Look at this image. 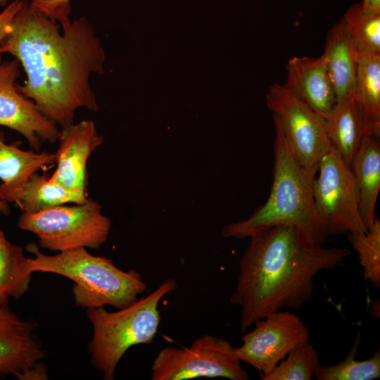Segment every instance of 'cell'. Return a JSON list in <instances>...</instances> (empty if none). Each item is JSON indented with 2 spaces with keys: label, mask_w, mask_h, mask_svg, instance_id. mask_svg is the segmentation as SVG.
Here are the masks:
<instances>
[{
  "label": "cell",
  "mask_w": 380,
  "mask_h": 380,
  "mask_svg": "<svg viewBox=\"0 0 380 380\" xmlns=\"http://www.w3.org/2000/svg\"><path fill=\"white\" fill-rule=\"evenodd\" d=\"M24 0L0 55L17 59L26 75L18 90L61 127L74 122L79 108L98 110L90 84L91 74H103L106 53L93 25L82 16L61 25Z\"/></svg>",
  "instance_id": "cell-1"
},
{
  "label": "cell",
  "mask_w": 380,
  "mask_h": 380,
  "mask_svg": "<svg viewBox=\"0 0 380 380\" xmlns=\"http://www.w3.org/2000/svg\"><path fill=\"white\" fill-rule=\"evenodd\" d=\"M249 239L230 298L232 305L241 308L243 331L277 311L301 309L312 298L315 275L336 269L350 253L345 248L310 246L287 225L272 227Z\"/></svg>",
  "instance_id": "cell-2"
},
{
  "label": "cell",
  "mask_w": 380,
  "mask_h": 380,
  "mask_svg": "<svg viewBox=\"0 0 380 380\" xmlns=\"http://www.w3.org/2000/svg\"><path fill=\"white\" fill-rule=\"evenodd\" d=\"M273 120L274 171L270 195L250 217L224 226L222 236L249 239L272 227L287 225L296 229L305 244L322 246L329 235L312 196V182L317 172L297 161L279 122L274 117Z\"/></svg>",
  "instance_id": "cell-3"
},
{
  "label": "cell",
  "mask_w": 380,
  "mask_h": 380,
  "mask_svg": "<svg viewBox=\"0 0 380 380\" xmlns=\"http://www.w3.org/2000/svg\"><path fill=\"white\" fill-rule=\"evenodd\" d=\"M27 249L34 255L27 258L29 271L54 273L72 280L74 299L78 306L111 305L121 309L134 303L138 295L146 291V285L137 270L119 269L111 259L92 255L85 248L55 255L41 253L33 243Z\"/></svg>",
  "instance_id": "cell-4"
},
{
  "label": "cell",
  "mask_w": 380,
  "mask_h": 380,
  "mask_svg": "<svg viewBox=\"0 0 380 380\" xmlns=\"http://www.w3.org/2000/svg\"><path fill=\"white\" fill-rule=\"evenodd\" d=\"M177 287L176 281L170 277L148 296L118 311L87 308L93 328L89 344L91 361L104 379H114L118 362L130 347L153 342L160 322L159 302Z\"/></svg>",
  "instance_id": "cell-5"
},
{
  "label": "cell",
  "mask_w": 380,
  "mask_h": 380,
  "mask_svg": "<svg viewBox=\"0 0 380 380\" xmlns=\"http://www.w3.org/2000/svg\"><path fill=\"white\" fill-rule=\"evenodd\" d=\"M17 226L35 234L39 245L51 251L78 248L99 249L108 239L110 219L91 198L84 203L58 205L37 213H22Z\"/></svg>",
  "instance_id": "cell-6"
},
{
  "label": "cell",
  "mask_w": 380,
  "mask_h": 380,
  "mask_svg": "<svg viewBox=\"0 0 380 380\" xmlns=\"http://www.w3.org/2000/svg\"><path fill=\"white\" fill-rule=\"evenodd\" d=\"M201 377L249 379L232 344L225 339L207 334L196 338L189 348H163L151 366L152 380Z\"/></svg>",
  "instance_id": "cell-7"
},
{
  "label": "cell",
  "mask_w": 380,
  "mask_h": 380,
  "mask_svg": "<svg viewBox=\"0 0 380 380\" xmlns=\"http://www.w3.org/2000/svg\"><path fill=\"white\" fill-rule=\"evenodd\" d=\"M317 173L312 182V196L328 235L367 232L350 166L332 146L320 160Z\"/></svg>",
  "instance_id": "cell-8"
},
{
  "label": "cell",
  "mask_w": 380,
  "mask_h": 380,
  "mask_svg": "<svg viewBox=\"0 0 380 380\" xmlns=\"http://www.w3.org/2000/svg\"><path fill=\"white\" fill-rule=\"evenodd\" d=\"M266 102L297 161L317 172L320 160L331 146L325 120L278 83L270 86Z\"/></svg>",
  "instance_id": "cell-9"
},
{
  "label": "cell",
  "mask_w": 380,
  "mask_h": 380,
  "mask_svg": "<svg viewBox=\"0 0 380 380\" xmlns=\"http://www.w3.org/2000/svg\"><path fill=\"white\" fill-rule=\"evenodd\" d=\"M255 328L242 337L234 350L241 361L270 372L296 347L309 342L310 334L301 318L289 310H279L257 320Z\"/></svg>",
  "instance_id": "cell-10"
},
{
  "label": "cell",
  "mask_w": 380,
  "mask_h": 380,
  "mask_svg": "<svg viewBox=\"0 0 380 380\" xmlns=\"http://www.w3.org/2000/svg\"><path fill=\"white\" fill-rule=\"evenodd\" d=\"M20 68L15 58L0 63V125L20 134L34 151H39L42 141H58L60 129L18 90Z\"/></svg>",
  "instance_id": "cell-11"
},
{
  "label": "cell",
  "mask_w": 380,
  "mask_h": 380,
  "mask_svg": "<svg viewBox=\"0 0 380 380\" xmlns=\"http://www.w3.org/2000/svg\"><path fill=\"white\" fill-rule=\"evenodd\" d=\"M57 141L56 168L49 179L67 189L87 194V161L103 137L93 120H85L61 127Z\"/></svg>",
  "instance_id": "cell-12"
},
{
  "label": "cell",
  "mask_w": 380,
  "mask_h": 380,
  "mask_svg": "<svg viewBox=\"0 0 380 380\" xmlns=\"http://www.w3.org/2000/svg\"><path fill=\"white\" fill-rule=\"evenodd\" d=\"M283 84L324 120L336 103L324 55L318 58L293 56L286 63Z\"/></svg>",
  "instance_id": "cell-13"
},
{
  "label": "cell",
  "mask_w": 380,
  "mask_h": 380,
  "mask_svg": "<svg viewBox=\"0 0 380 380\" xmlns=\"http://www.w3.org/2000/svg\"><path fill=\"white\" fill-rule=\"evenodd\" d=\"M44 357L32 324L0 305V376H15Z\"/></svg>",
  "instance_id": "cell-14"
},
{
  "label": "cell",
  "mask_w": 380,
  "mask_h": 380,
  "mask_svg": "<svg viewBox=\"0 0 380 380\" xmlns=\"http://www.w3.org/2000/svg\"><path fill=\"white\" fill-rule=\"evenodd\" d=\"M0 198L14 202L22 213H34L58 205L82 203L87 194L71 191L35 172L23 181L0 184Z\"/></svg>",
  "instance_id": "cell-15"
},
{
  "label": "cell",
  "mask_w": 380,
  "mask_h": 380,
  "mask_svg": "<svg viewBox=\"0 0 380 380\" xmlns=\"http://www.w3.org/2000/svg\"><path fill=\"white\" fill-rule=\"evenodd\" d=\"M331 146L350 165L365 136L380 127L369 124L362 116L353 92L337 101L324 120Z\"/></svg>",
  "instance_id": "cell-16"
},
{
  "label": "cell",
  "mask_w": 380,
  "mask_h": 380,
  "mask_svg": "<svg viewBox=\"0 0 380 380\" xmlns=\"http://www.w3.org/2000/svg\"><path fill=\"white\" fill-rule=\"evenodd\" d=\"M379 134L370 131L365 136L350 165L358 189L360 215L367 229L376 219L380 189Z\"/></svg>",
  "instance_id": "cell-17"
},
{
  "label": "cell",
  "mask_w": 380,
  "mask_h": 380,
  "mask_svg": "<svg viewBox=\"0 0 380 380\" xmlns=\"http://www.w3.org/2000/svg\"><path fill=\"white\" fill-rule=\"evenodd\" d=\"M357 53L347 37L341 20L329 30L323 53L336 102L354 91Z\"/></svg>",
  "instance_id": "cell-18"
},
{
  "label": "cell",
  "mask_w": 380,
  "mask_h": 380,
  "mask_svg": "<svg viewBox=\"0 0 380 380\" xmlns=\"http://www.w3.org/2000/svg\"><path fill=\"white\" fill-rule=\"evenodd\" d=\"M354 99L363 118L380 127V54L358 53Z\"/></svg>",
  "instance_id": "cell-19"
},
{
  "label": "cell",
  "mask_w": 380,
  "mask_h": 380,
  "mask_svg": "<svg viewBox=\"0 0 380 380\" xmlns=\"http://www.w3.org/2000/svg\"><path fill=\"white\" fill-rule=\"evenodd\" d=\"M32 273L20 246L13 244L4 235L0 237V305L10 298H19L27 292Z\"/></svg>",
  "instance_id": "cell-20"
},
{
  "label": "cell",
  "mask_w": 380,
  "mask_h": 380,
  "mask_svg": "<svg viewBox=\"0 0 380 380\" xmlns=\"http://www.w3.org/2000/svg\"><path fill=\"white\" fill-rule=\"evenodd\" d=\"M55 153L27 151L5 142L0 129V180L4 184L25 180L55 163Z\"/></svg>",
  "instance_id": "cell-21"
},
{
  "label": "cell",
  "mask_w": 380,
  "mask_h": 380,
  "mask_svg": "<svg viewBox=\"0 0 380 380\" xmlns=\"http://www.w3.org/2000/svg\"><path fill=\"white\" fill-rule=\"evenodd\" d=\"M350 44L358 53L380 54V13L363 11L361 2L352 4L341 19Z\"/></svg>",
  "instance_id": "cell-22"
},
{
  "label": "cell",
  "mask_w": 380,
  "mask_h": 380,
  "mask_svg": "<svg viewBox=\"0 0 380 380\" xmlns=\"http://www.w3.org/2000/svg\"><path fill=\"white\" fill-rule=\"evenodd\" d=\"M359 332L346 357L338 363L321 366L315 374L317 380H372L380 376V350L367 360H357L356 353L360 345Z\"/></svg>",
  "instance_id": "cell-23"
},
{
  "label": "cell",
  "mask_w": 380,
  "mask_h": 380,
  "mask_svg": "<svg viewBox=\"0 0 380 380\" xmlns=\"http://www.w3.org/2000/svg\"><path fill=\"white\" fill-rule=\"evenodd\" d=\"M317 350L309 342L293 349L262 380H310L320 367Z\"/></svg>",
  "instance_id": "cell-24"
},
{
  "label": "cell",
  "mask_w": 380,
  "mask_h": 380,
  "mask_svg": "<svg viewBox=\"0 0 380 380\" xmlns=\"http://www.w3.org/2000/svg\"><path fill=\"white\" fill-rule=\"evenodd\" d=\"M347 239L357 253L365 277L372 286L380 287V220L376 217L365 232L348 233Z\"/></svg>",
  "instance_id": "cell-25"
},
{
  "label": "cell",
  "mask_w": 380,
  "mask_h": 380,
  "mask_svg": "<svg viewBox=\"0 0 380 380\" xmlns=\"http://www.w3.org/2000/svg\"><path fill=\"white\" fill-rule=\"evenodd\" d=\"M29 4L61 26L71 20V0H31Z\"/></svg>",
  "instance_id": "cell-26"
},
{
  "label": "cell",
  "mask_w": 380,
  "mask_h": 380,
  "mask_svg": "<svg viewBox=\"0 0 380 380\" xmlns=\"http://www.w3.org/2000/svg\"><path fill=\"white\" fill-rule=\"evenodd\" d=\"M23 1L24 0L12 1L0 13V43L8 32L11 21L17 11L21 7Z\"/></svg>",
  "instance_id": "cell-27"
},
{
  "label": "cell",
  "mask_w": 380,
  "mask_h": 380,
  "mask_svg": "<svg viewBox=\"0 0 380 380\" xmlns=\"http://www.w3.org/2000/svg\"><path fill=\"white\" fill-rule=\"evenodd\" d=\"M20 380L48 379L46 366L39 361L15 376Z\"/></svg>",
  "instance_id": "cell-28"
},
{
  "label": "cell",
  "mask_w": 380,
  "mask_h": 380,
  "mask_svg": "<svg viewBox=\"0 0 380 380\" xmlns=\"http://www.w3.org/2000/svg\"><path fill=\"white\" fill-rule=\"evenodd\" d=\"M363 11L367 13H380V0H362L361 2Z\"/></svg>",
  "instance_id": "cell-29"
},
{
  "label": "cell",
  "mask_w": 380,
  "mask_h": 380,
  "mask_svg": "<svg viewBox=\"0 0 380 380\" xmlns=\"http://www.w3.org/2000/svg\"><path fill=\"white\" fill-rule=\"evenodd\" d=\"M379 301L378 300H374L370 305V312L375 318H379L380 315L379 310Z\"/></svg>",
  "instance_id": "cell-30"
},
{
  "label": "cell",
  "mask_w": 380,
  "mask_h": 380,
  "mask_svg": "<svg viewBox=\"0 0 380 380\" xmlns=\"http://www.w3.org/2000/svg\"><path fill=\"white\" fill-rule=\"evenodd\" d=\"M11 213L10 208L7 202L0 198V213L4 215H8Z\"/></svg>",
  "instance_id": "cell-31"
},
{
  "label": "cell",
  "mask_w": 380,
  "mask_h": 380,
  "mask_svg": "<svg viewBox=\"0 0 380 380\" xmlns=\"http://www.w3.org/2000/svg\"><path fill=\"white\" fill-rule=\"evenodd\" d=\"M9 1L11 0H0V6H6ZM12 1H15V0H12ZM19 1H21V0H19Z\"/></svg>",
  "instance_id": "cell-32"
},
{
  "label": "cell",
  "mask_w": 380,
  "mask_h": 380,
  "mask_svg": "<svg viewBox=\"0 0 380 380\" xmlns=\"http://www.w3.org/2000/svg\"><path fill=\"white\" fill-rule=\"evenodd\" d=\"M4 235V232L0 229V237Z\"/></svg>",
  "instance_id": "cell-33"
}]
</instances>
